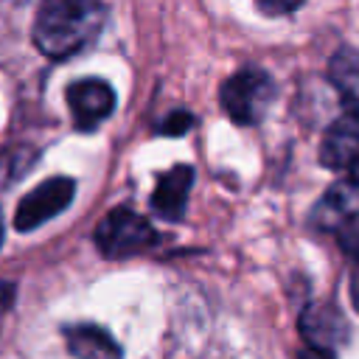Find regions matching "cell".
Masks as SVG:
<instances>
[{
	"label": "cell",
	"instance_id": "5bb4252c",
	"mask_svg": "<svg viewBox=\"0 0 359 359\" xmlns=\"http://www.w3.org/2000/svg\"><path fill=\"white\" fill-rule=\"evenodd\" d=\"M300 359H331V353L328 351H317V348H309Z\"/></svg>",
	"mask_w": 359,
	"mask_h": 359
},
{
	"label": "cell",
	"instance_id": "277c9868",
	"mask_svg": "<svg viewBox=\"0 0 359 359\" xmlns=\"http://www.w3.org/2000/svg\"><path fill=\"white\" fill-rule=\"evenodd\" d=\"M73 194H76V182L70 177H50L45 182H39L31 194H25L20 199L17 213H14V227L20 233H28V230L45 224L48 219L59 216L73 202Z\"/></svg>",
	"mask_w": 359,
	"mask_h": 359
},
{
	"label": "cell",
	"instance_id": "30bf717a",
	"mask_svg": "<svg viewBox=\"0 0 359 359\" xmlns=\"http://www.w3.org/2000/svg\"><path fill=\"white\" fill-rule=\"evenodd\" d=\"M328 81L342 95L351 112H359V50L339 48L328 65Z\"/></svg>",
	"mask_w": 359,
	"mask_h": 359
},
{
	"label": "cell",
	"instance_id": "4fadbf2b",
	"mask_svg": "<svg viewBox=\"0 0 359 359\" xmlns=\"http://www.w3.org/2000/svg\"><path fill=\"white\" fill-rule=\"evenodd\" d=\"M191 123H194V118L188 115V112H171L168 118H163V123H160V132L163 135H180V132H188L191 129Z\"/></svg>",
	"mask_w": 359,
	"mask_h": 359
},
{
	"label": "cell",
	"instance_id": "7c38bea8",
	"mask_svg": "<svg viewBox=\"0 0 359 359\" xmlns=\"http://www.w3.org/2000/svg\"><path fill=\"white\" fill-rule=\"evenodd\" d=\"M255 6L269 17H283V14L297 11L303 6V0H255Z\"/></svg>",
	"mask_w": 359,
	"mask_h": 359
},
{
	"label": "cell",
	"instance_id": "7a4b0ae2",
	"mask_svg": "<svg viewBox=\"0 0 359 359\" xmlns=\"http://www.w3.org/2000/svg\"><path fill=\"white\" fill-rule=\"evenodd\" d=\"M222 109L227 118L238 126H255L266 115L272 98H275V81L266 70L255 65L238 67L219 90Z\"/></svg>",
	"mask_w": 359,
	"mask_h": 359
},
{
	"label": "cell",
	"instance_id": "9c48e42d",
	"mask_svg": "<svg viewBox=\"0 0 359 359\" xmlns=\"http://www.w3.org/2000/svg\"><path fill=\"white\" fill-rule=\"evenodd\" d=\"M65 342L73 359H121L115 337L95 323H76L65 328Z\"/></svg>",
	"mask_w": 359,
	"mask_h": 359
},
{
	"label": "cell",
	"instance_id": "9a60e30c",
	"mask_svg": "<svg viewBox=\"0 0 359 359\" xmlns=\"http://www.w3.org/2000/svg\"><path fill=\"white\" fill-rule=\"evenodd\" d=\"M348 182H351V185L359 191V160H356V163L348 168Z\"/></svg>",
	"mask_w": 359,
	"mask_h": 359
},
{
	"label": "cell",
	"instance_id": "3957f363",
	"mask_svg": "<svg viewBox=\"0 0 359 359\" xmlns=\"http://www.w3.org/2000/svg\"><path fill=\"white\" fill-rule=\"evenodd\" d=\"M157 244V230L129 208L109 210L95 227V247L107 258H129Z\"/></svg>",
	"mask_w": 359,
	"mask_h": 359
},
{
	"label": "cell",
	"instance_id": "52a82bcc",
	"mask_svg": "<svg viewBox=\"0 0 359 359\" xmlns=\"http://www.w3.org/2000/svg\"><path fill=\"white\" fill-rule=\"evenodd\" d=\"M300 334L306 337L309 348L317 351H331L339 342H345L348 337V323L339 314V309H334L331 303H314L306 309V314L300 317Z\"/></svg>",
	"mask_w": 359,
	"mask_h": 359
},
{
	"label": "cell",
	"instance_id": "6da1fadb",
	"mask_svg": "<svg viewBox=\"0 0 359 359\" xmlns=\"http://www.w3.org/2000/svg\"><path fill=\"white\" fill-rule=\"evenodd\" d=\"M107 22L101 0H42L34 20V45L48 59H70L90 48Z\"/></svg>",
	"mask_w": 359,
	"mask_h": 359
},
{
	"label": "cell",
	"instance_id": "ba28073f",
	"mask_svg": "<svg viewBox=\"0 0 359 359\" xmlns=\"http://www.w3.org/2000/svg\"><path fill=\"white\" fill-rule=\"evenodd\" d=\"M194 185V171L191 165H174L157 180V188L151 194V210L163 219H180L188 205V194Z\"/></svg>",
	"mask_w": 359,
	"mask_h": 359
},
{
	"label": "cell",
	"instance_id": "2e32d148",
	"mask_svg": "<svg viewBox=\"0 0 359 359\" xmlns=\"http://www.w3.org/2000/svg\"><path fill=\"white\" fill-rule=\"evenodd\" d=\"M8 294H11V289H8L6 283H0V303H6V300H8Z\"/></svg>",
	"mask_w": 359,
	"mask_h": 359
},
{
	"label": "cell",
	"instance_id": "8992f818",
	"mask_svg": "<svg viewBox=\"0 0 359 359\" xmlns=\"http://www.w3.org/2000/svg\"><path fill=\"white\" fill-rule=\"evenodd\" d=\"M359 160V112H345L328 126L320 143V163L331 171H348Z\"/></svg>",
	"mask_w": 359,
	"mask_h": 359
},
{
	"label": "cell",
	"instance_id": "e0dca14e",
	"mask_svg": "<svg viewBox=\"0 0 359 359\" xmlns=\"http://www.w3.org/2000/svg\"><path fill=\"white\" fill-rule=\"evenodd\" d=\"M0 244H3V216H0Z\"/></svg>",
	"mask_w": 359,
	"mask_h": 359
},
{
	"label": "cell",
	"instance_id": "8fae6325",
	"mask_svg": "<svg viewBox=\"0 0 359 359\" xmlns=\"http://www.w3.org/2000/svg\"><path fill=\"white\" fill-rule=\"evenodd\" d=\"M334 233L339 247L351 258V297H353V306L359 309V210L351 213Z\"/></svg>",
	"mask_w": 359,
	"mask_h": 359
},
{
	"label": "cell",
	"instance_id": "5b68a950",
	"mask_svg": "<svg viewBox=\"0 0 359 359\" xmlns=\"http://www.w3.org/2000/svg\"><path fill=\"white\" fill-rule=\"evenodd\" d=\"M73 126L81 132L95 129L115 109V90L101 79H81L65 90Z\"/></svg>",
	"mask_w": 359,
	"mask_h": 359
}]
</instances>
